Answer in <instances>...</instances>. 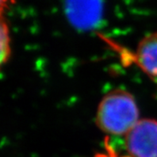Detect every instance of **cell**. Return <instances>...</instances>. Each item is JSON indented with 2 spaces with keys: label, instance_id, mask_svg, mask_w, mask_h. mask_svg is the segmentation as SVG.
I'll use <instances>...</instances> for the list:
<instances>
[{
  "label": "cell",
  "instance_id": "6da1fadb",
  "mask_svg": "<svg viewBox=\"0 0 157 157\" xmlns=\"http://www.w3.org/2000/svg\"><path fill=\"white\" fill-rule=\"evenodd\" d=\"M139 121L137 104L133 95L127 91L113 90L99 104L96 121L105 133L127 135Z\"/></svg>",
  "mask_w": 157,
  "mask_h": 157
},
{
  "label": "cell",
  "instance_id": "8992f818",
  "mask_svg": "<svg viewBox=\"0 0 157 157\" xmlns=\"http://www.w3.org/2000/svg\"><path fill=\"white\" fill-rule=\"evenodd\" d=\"M122 157H132V156H122Z\"/></svg>",
  "mask_w": 157,
  "mask_h": 157
},
{
  "label": "cell",
  "instance_id": "3957f363",
  "mask_svg": "<svg viewBox=\"0 0 157 157\" xmlns=\"http://www.w3.org/2000/svg\"><path fill=\"white\" fill-rule=\"evenodd\" d=\"M134 59L138 67L147 75L157 78V32L147 34L141 39Z\"/></svg>",
  "mask_w": 157,
  "mask_h": 157
},
{
  "label": "cell",
  "instance_id": "7a4b0ae2",
  "mask_svg": "<svg viewBox=\"0 0 157 157\" xmlns=\"http://www.w3.org/2000/svg\"><path fill=\"white\" fill-rule=\"evenodd\" d=\"M127 148L132 157H157V121L140 120L127 134Z\"/></svg>",
  "mask_w": 157,
  "mask_h": 157
},
{
  "label": "cell",
  "instance_id": "277c9868",
  "mask_svg": "<svg viewBox=\"0 0 157 157\" xmlns=\"http://www.w3.org/2000/svg\"><path fill=\"white\" fill-rule=\"evenodd\" d=\"M10 33L8 23L6 22L4 16L1 18V62L5 64L8 60L11 54V46H10Z\"/></svg>",
  "mask_w": 157,
  "mask_h": 157
},
{
  "label": "cell",
  "instance_id": "5b68a950",
  "mask_svg": "<svg viewBox=\"0 0 157 157\" xmlns=\"http://www.w3.org/2000/svg\"><path fill=\"white\" fill-rule=\"evenodd\" d=\"M14 4V0H1V14L4 15L5 11H7L11 5Z\"/></svg>",
  "mask_w": 157,
  "mask_h": 157
}]
</instances>
